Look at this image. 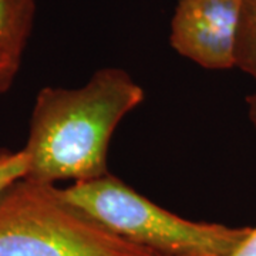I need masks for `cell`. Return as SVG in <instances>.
Masks as SVG:
<instances>
[{"mask_svg": "<svg viewBox=\"0 0 256 256\" xmlns=\"http://www.w3.org/2000/svg\"><path fill=\"white\" fill-rule=\"evenodd\" d=\"M254 77L256 84V0H245L238 38H236V66ZM248 116L256 130V88L246 98Z\"/></svg>", "mask_w": 256, "mask_h": 256, "instance_id": "8992f818", "label": "cell"}, {"mask_svg": "<svg viewBox=\"0 0 256 256\" xmlns=\"http://www.w3.org/2000/svg\"><path fill=\"white\" fill-rule=\"evenodd\" d=\"M0 256H162L74 208L58 188L23 178L0 198Z\"/></svg>", "mask_w": 256, "mask_h": 256, "instance_id": "3957f363", "label": "cell"}, {"mask_svg": "<svg viewBox=\"0 0 256 256\" xmlns=\"http://www.w3.org/2000/svg\"><path fill=\"white\" fill-rule=\"evenodd\" d=\"M229 256H256V228H252L248 238Z\"/></svg>", "mask_w": 256, "mask_h": 256, "instance_id": "9c48e42d", "label": "cell"}, {"mask_svg": "<svg viewBox=\"0 0 256 256\" xmlns=\"http://www.w3.org/2000/svg\"><path fill=\"white\" fill-rule=\"evenodd\" d=\"M28 175V156L24 150L2 151L0 152V198L10 186L26 178Z\"/></svg>", "mask_w": 256, "mask_h": 256, "instance_id": "52a82bcc", "label": "cell"}, {"mask_svg": "<svg viewBox=\"0 0 256 256\" xmlns=\"http://www.w3.org/2000/svg\"><path fill=\"white\" fill-rule=\"evenodd\" d=\"M58 194L116 235L162 256H229L252 230L181 218L110 174Z\"/></svg>", "mask_w": 256, "mask_h": 256, "instance_id": "7a4b0ae2", "label": "cell"}, {"mask_svg": "<svg viewBox=\"0 0 256 256\" xmlns=\"http://www.w3.org/2000/svg\"><path fill=\"white\" fill-rule=\"evenodd\" d=\"M245 0H180L171 22V46L208 70L236 66V38Z\"/></svg>", "mask_w": 256, "mask_h": 256, "instance_id": "277c9868", "label": "cell"}, {"mask_svg": "<svg viewBox=\"0 0 256 256\" xmlns=\"http://www.w3.org/2000/svg\"><path fill=\"white\" fill-rule=\"evenodd\" d=\"M20 63L22 62H18V60L0 56V94L8 92L10 88V86L20 68Z\"/></svg>", "mask_w": 256, "mask_h": 256, "instance_id": "ba28073f", "label": "cell"}, {"mask_svg": "<svg viewBox=\"0 0 256 256\" xmlns=\"http://www.w3.org/2000/svg\"><path fill=\"white\" fill-rule=\"evenodd\" d=\"M36 0H0V56L22 62L33 28Z\"/></svg>", "mask_w": 256, "mask_h": 256, "instance_id": "5b68a950", "label": "cell"}, {"mask_svg": "<svg viewBox=\"0 0 256 256\" xmlns=\"http://www.w3.org/2000/svg\"><path fill=\"white\" fill-rule=\"evenodd\" d=\"M144 97V88L117 67L97 70L77 88H42L23 148L28 156L26 178L54 185L108 174L107 152L112 134Z\"/></svg>", "mask_w": 256, "mask_h": 256, "instance_id": "6da1fadb", "label": "cell"}]
</instances>
